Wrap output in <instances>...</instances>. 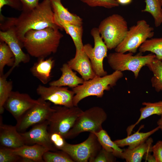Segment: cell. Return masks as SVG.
Returning a JSON list of instances; mask_svg holds the SVG:
<instances>
[{
  "mask_svg": "<svg viewBox=\"0 0 162 162\" xmlns=\"http://www.w3.org/2000/svg\"><path fill=\"white\" fill-rule=\"evenodd\" d=\"M10 74L7 72L5 74H0V113L4 111V105L13 88V82L8 80L7 78Z\"/></svg>",
  "mask_w": 162,
  "mask_h": 162,
  "instance_id": "cell-29",
  "label": "cell"
},
{
  "mask_svg": "<svg viewBox=\"0 0 162 162\" xmlns=\"http://www.w3.org/2000/svg\"><path fill=\"white\" fill-rule=\"evenodd\" d=\"M116 157L111 152L102 148L97 155L89 160V162H113L116 161Z\"/></svg>",
  "mask_w": 162,
  "mask_h": 162,
  "instance_id": "cell-35",
  "label": "cell"
},
{
  "mask_svg": "<svg viewBox=\"0 0 162 162\" xmlns=\"http://www.w3.org/2000/svg\"><path fill=\"white\" fill-rule=\"evenodd\" d=\"M145 7L143 12L148 13L153 17L155 26H160L162 22V0H145Z\"/></svg>",
  "mask_w": 162,
  "mask_h": 162,
  "instance_id": "cell-28",
  "label": "cell"
},
{
  "mask_svg": "<svg viewBox=\"0 0 162 162\" xmlns=\"http://www.w3.org/2000/svg\"><path fill=\"white\" fill-rule=\"evenodd\" d=\"M0 21L1 30L13 27L22 44L25 35L29 30L48 27L61 30L55 22L50 0H43L32 10H22L18 17H4Z\"/></svg>",
  "mask_w": 162,
  "mask_h": 162,
  "instance_id": "cell-1",
  "label": "cell"
},
{
  "mask_svg": "<svg viewBox=\"0 0 162 162\" xmlns=\"http://www.w3.org/2000/svg\"><path fill=\"white\" fill-rule=\"evenodd\" d=\"M139 49L140 52H150L155 55L157 59L162 60V38L148 39Z\"/></svg>",
  "mask_w": 162,
  "mask_h": 162,
  "instance_id": "cell-31",
  "label": "cell"
},
{
  "mask_svg": "<svg viewBox=\"0 0 162 162\" xmlns=\"http://www.w3.org/2000/svg\"><path fill=\"white\" fill-rule=\"evenodd\" d=\"M152 152L156 162H162V141H158L152 146Z\"/></svg>",
  "mask_w": 162,
  "mask_h": 162,
  "instance_id": "cell-38",
  "label": "cell"
},
{
  "mask_svg": "<svg viewBox=\"0 0 162 162\" xmlns=\"http://www.w3.org/2000/svg\"><path fill=\"white\" fill-rule=\"evenodd\" d=\"M0 143L1 146L11 148L25 145L23 138L15 126L4 124L0 117Z\"/></svg>",
  "mask_w": 162,
  "mask_h": 162,
  "instance_id": "cell-17",
  "label": "cell"
},
{
  "mask_svg": "<svg viewBox=\"0 0 162 162\" xmlns=\"http://www.w3.org/2000/svg\"><path fill=\"white\" fill-rule=\"evenodd\" d=\"M49 133L50 139L53 145L57 149L61 150L67 143L65 139L58 133Z\"/></svg>",
  "mask_w": 162,
  "mask_h": 162,
  "instance_id": "cell-36",
  "label": "cell"
},
{
  "mask_svg": "<svg viewBox=\"0 0 162 162\" xmlns=\"http://www.w3.org/2000/svg\"><path fill=\"white\" fill-rule=\"evenodd\" d=\"M20 1L22 5V10H32L39 3V0H20Z\"/></svg>",
  "mask_w": 162,
  "mask_h": 162,
  "instance_id": "cell-39",
  "label": "cell"
},
{
  "mask_svg": "<svg viewBox=\"0 0 162 162\" xmlns=\"http://www.w3.org/2000/svg\"><path fill=\"white\" fill-rule=\"evenodd\" d=\"M102 148L95 135L90 133L83 142L76 144L67 142L61 150L68 154L74 162H88L94 157Z\"/></svg>",
  "mask_w": 162,
  "mask_h": 162,
  "instance_id": "cell-11",
  "label": "cell"
},
{
  "mask_svg": "<svg viewBox=\"0 0 162 162\" xmlns=\"http://www.w3.org/2000/svg\"><path fill=\"white\" fill-rule=\"evenodd\" d=\"M43 158L45 162H74L68 154L62 150L48 151L44 154Z\"/></svg>",
  "mask_w": 162,
  "mask_h": 162,
  "instance_id": "cell-32",
  "label": "cell"
},
{
  "mask_svg": "<svg viewBox=\"0 0 162 162\" xmlns=\"http://www.w3.org/2000/svg\"><path fill=\"white\" fill-rule=\"evenodd\" d=\"M108 50L115 49L123 40L128 30V23L121 15L113 14L103 20L98 28Z\"/></svg>",
  "mask_w": 162,
  "mask_h": 162,
  "instance_id": "cell-4",
  "label": "cell"
},
{
  "mask_svg": "<svg viewBox=\"0 0 162 162\" xmlns=\"http://www.w3.org/2000/svg\"><path fill=\"white\" fill-rule=\"evenodd\" d=\"M57 25L61 30L64 29L72 38L76 50L83 49L84 45L82 42L83 29L82 26H78L59 22Z\"/></svg>",
  "mask_w": 162,
  "mask_h": 162,
  "instance_id": "cell-25",
  "label": "cell"
},
{
  "mask_svg": "<svg viewBox=\"0 0 162 162\" xmlns=\"http://www.w3.org/2000/svg\"><path fill=\"white\" fill-rule=\"evenodd\" d=\"M142 53L140 52L133 55L131 52L125 53L115 52L107 56V62L114 71H131L136 79L142 68L151 63L156 58L155 55L152 53L145 56Z\"/></svg>",
  "mask_w": 162,
  "mask_h": 162,
  "instance_id": "cell-6",
  "label": "cell"
},
{
  "mask_svg": "<svg viewBox=\"0 0 162 162\" xmlns=\"http://www.w3.org/2000/svg\"><path fill=\"white\" fill-rule=\"evenodd\" d=\"M38 100V103L16 121L15 126L19 132H24L30 127L47 120L54 110L50 102L40 97Z\"/></svg>",
  "mask_w": 162,
  "mask_h": 162,
  "instance_id": "cell-9",
  "label": "cell"
},
{
  "mask_svg": "<svg viewBox=\"0 0 162 162\" xmlns=\"http://www.w3.org/2000/svg\"><path fill=\"white\" fill-rule=\"evenodd\" d=\"M123 76L122 72L115 71L112 73L104 76L96 75L92 79L85 81L84 82L72 90L75 93L74 106L77 105L82 100L90 96L101 98L105 91H109L115 86L118 81Z\"/></svg>",
  "mask_w": 162,
  "mask_h": 162,
  "instance_id": "cell-3",
  "label": "cell"
},
{
  "mask_svg": "<svg viewBox=\"0 0 162 162\" xmlns=\"http://www.w3.org/2000/svg\"><path fill=\"white\" fill-rule=\"evenodd\" d=\"M146 66L153 74L151 80L152 87L157 92L162 91V60L155 58Z\"/></svg>",
  "mask_w": 162,
  "mask_h": 162,
  "instance_id": "cell-27",
  "label": "cell"
},
{
  "mask_svg": "<svg viewBox=\"0 0 162 162\" xmlns=\"http://www.w3.org/2000/svg\"><path fill=\"white\" fill-rule=\"evenodd\" d=\"M67 63L73 70L77 72L84 81L92 79L96 75L91 62L83 49L76 50L74 57Z\"/></svg>",
  "mask_w": 162,
  "mask_h": 162,
  "instance_id": "cell-16",
  "label": "cell"
},
{
  "mask_svg": "<svg viewBox=\"0 0 162 162\" xmlns=\"http://www.w3.org/2000/svg\"><path fill=\"white\" fill-rule=\"evenodd\" d=\"M107 115L102 108L95 106L83 111L65 137L72 139L84 132L94 133L103 129L102 124Z\"/></svg>",
  "mask_w": 162,
  "mask_h": 162,
  "instance_id": "cell-5",
  "label": "cell"
},
{
  "mask_svg": "<svg viewBox=\"0 0 162 162\" xmlns=\"http://www.w3.org/2000/svg\"><path fill=\"white\" fill-rule=\"evenodd\" d=\"M55 63L54 60L51 57L46 59L38 58L30 68V71L34 76L46 85L51 80V71Z\"/></svg>",
  "mask_w": 162,
  "mask_h": 162,
  "instance_id": "cell-18",
  "label": "cell"
},
{
  "mask_svg": "<svg viewBox=\"0 0 162 162\" xmlns=\"http://www.w3.org/2000/svg\"><path fill=\"white\" fill-rule=\"evenodd\" d=\"M28 94L12 91L4 105V109L17 121L28 110L38 103Z\"/></svg>",
  "mask_w": 162,
  "mask_h": 162,
  "instance_id": "cell-13",
  "label": "cell"
},
{
  "mask_svg": "<svg viewBox=\"0 0 162 162\" xmlns=\"http://www.w3.org/2000/svg\"><path fill=\"white\" fill-rule=\"evenodd\" d=\"M22 157L13 153L10 148L1 146L0 162H22Z\"/></svg>",
  "mask_w": 162,
  "mask_h": 162,
  "instance_id": "cell-34",
  "label": "cell"
},
{
  "mask_svg": "<svg viewBox=\"0 0 162 162\" xmlns=\"http://www.w3.org/2000/svg\"><path fill=\"white\" fill-rule=\"evenodd\" d=\"M62 75L58 80L50 82V86H68L72 88L82 84L85 81L78 76L68 64H64L60 68Z\"/></svg>",
  "mask_w": 162,
  "mask_h": 162,
  "instance_id": "cell-20",
  "label": "cell"
},
{
  "mask_svg": "<svg viewBox=\"0 0 162 162\" xmlns=\"http://www.w3.org/2000/svg\"></svg>",
  "mask_w": 162,
  "mask_h": 162,
  "instance_id": "cell-43",
  "label": "cell"
},
{
  "mask_svg": "<svg viewBox=\"0 0 162 162\" xmlns=\"http://www.w3.org/2000/svg\"><path fill=\"white\" fill-rule=\"evenodd\" d=\"M50 0L57 25L58 22H63L76 25L82 26V19L78 15L70 12L62 5L61 0Z\"/></svg>",
  "mask_w": 162,
  "mask_h": 162,
  "instance_id": "cell-19",
  "label": "cell"
},
{
  "mask_svg": "<svg viewBox=\"0 0 162 162\" xmlns=\"http://www.w3.org/2000/svg\"><path fill=\"white\" fill-rule=\"evenodd\" d=\"M160 116V118L158 119L157 122V124L159 129H160L162 131V114Z\"/></svg>",
  "mask_w": 162,
  "mask_h": 162,
  "instance_id": "cell-42",
  "label": "cell"
},
{
  "mask_svg": "<svg viewBox=\"0 0 162 162\" xmlns=\"http://www.w3.org/2000/svg\"><path fill=\"white\" fill-rule=\"evenodd\" d=\"M15 56L14 53L4 41L0 42V74H4V68L6 65L12 67L15 63Z\"/></svg>",
  "mask_w": 162,
  "mask_h": 162,
  "instance_id": "cell-30",
  "label": "cell"
},
{
  "mask_svg": "<svg viewBox=\"0 0 162 162\" xmlns=\"http://www.w3.org/2000/svg\"><path fill=\"white\" fill-rule=\"evenodd\" d=\"M154 28L144 20H139L128 29L122 41L114 49L116 52L136 53L146 40L154 34Z\"/></svg>",
  "mask_w": 162,
  "mask_h": 162,
  "instance_id": "cell-8",
  "label": "cell"
},
{
  "mask_svg": "<svg viewBox=\"0 0 162 162\" xmlns=\"http://www.w3.org/2000/svg\"><path fill=\"white\" fill-rule=\"evenodd\" d=\"M0 38L7 44L15 56L14 64L8 71L10 74L20 63H27L30 61V55L22 50L23 46L18 39L14 28L11 27L4 31L0 30Z\"/></svg>",
  "mask_w": 162,
  "mask_h": 162,
  "instance_id": "cell-15",
  "label": "cell"
},
{
  "mask_svg": "<svg viewBox=\"0 0 162 162\" xmlns=\"http://www.w3.org/2000/svg\"><path fill=\"white\" fill-rule=\"evenodd\" d=\"M153 139L149 137L143 143L132 149H123L122 159H124L127 162H140L145 154L152 152Z\"/></svg>",
  "mask_w": 162,
  "mask_h": 162,
  "instance_id": "cell-22",
  "label": "cell"
},
{
  "mask_svg": "<svg viewBox=\"0 0 162 162\" xmlns=\"http://www.w3.org/2000/svg\"><path fill=\"white\" fill-rule=\"evenodd\" d=\"M10 148L15 154L29 159L33 162H44L43 155L46 152L49 150L46 147L37 144L29 146L25 145L16 148Z\"/></svg>",
  "mask_w": 162,
  "mask_h": 162,
  "instance_id": "cell-21",
  "label": "cell"
},
{
  "mask_svg": "<svg viewBox=\"0 0 162 162\" xmlns=\"http://www.w3.org/2000/svg\"><path fill=\"white\" fill-rule=\"evenodd\" d=\"M90 33L93 38L94 46L89 44L84 45L83 49L88 57L96 75L104 76L107 74L104 68L103 61L107 57L108 50L101 38L98 28H93Z\"/></svg>",
  "mask_w": 162,
  "mask_h": 162,
  "instance_id": "cell-10",
  "label": "cell"
},
{
  "mask_svg": "<svg viewBox=\"0 0 162 162\" xmlns=\"http://www.w3.org/2000/svg\"><path fill=\"white\" fill-rule=\"evenodd\" d=\"M5 5L19 10H22V5L20 0H0V17L3 16L1 12L2 8Z\"/></svg>",
  "mask_w": 162,
  "mask_h": 162,
  "instance_id": "cell-37",
  "label": "cell"
},
{
  "mask_svg": "<svg viewBox=\"0 0 162 162\" xmlns=\"http://www.w3.org/2000/svg\"><path fill=\"white\" fill-rule=\"evenodd\" d=\"M144 157L146 161L148 162H156L155 157L153 154L152 155L151 154L150 152L146 153Z\"/></svg>",
  "mask_w": 162,
  "mask_h": 162,
  "instance_id": "cell-40",
  "label": "cell"
},
{
  "mask_svg": "<svg viewBox=\"0 0 162 162\" xmlns=\"http://www.w3.org/2000/svg\"><path fill=\"white\" fill-rule=\"evenodd\" d=\"M53 107L54 110L47 120L48 131L49 133H58L65 138L83 111L77 106L68 107L56 105Z\"/></svg>",
  "mask_w": 162,
  "mask_h": 162,
  "instance_id": "cell-7",
  "label": "cell"
},
{
  "mask_svg": "<svg viewBox=\"0 0 162 162\" xmlns=\"http://www.w3.org/2000/svg\"><path fill=\"white\" fill-rule=\"evenodd\" d=\"M91 7H101L111 8L118 7L119 4L117 0H80Z\"/></svg>",
  "mask_w": 162,
  "mask_h": 162,
  "instance_id": "cell-33",
  "label": "cell"
},
{
  "mask_svg": "<svg viewBox=\"0 0 162 162\" xmlns=\"http://www.w3.org/2000/svg\"><path fill=\"white\" fill-rule=\"evenodd\" d=\"M119 4L126 5L130 4L132 0H117Z\"/></svg>",
  "mask_w": 162,
  "mask_h": 162,
  "instance_id": "cell-41",
  "label": "cell"
},
{
  "mask_svg": "<svg viewBox=\"0 0 162 162\" xmlns=\"http://www.w3.org/2000/svg\"><path fill=\"white\" fill-rule=\"evenodd\" d=\"M94 133L96 136L102 148L109 152L112 153L116 157L122 158L123 149L112 140L107 132L103 129Z\"/></svg>",
  "mask_w": 162,
  "mask_h": 162,
  "instance_id": "cell-26",
  "label": "cell"
},
{
  "mask_svg": "<svg viewBox=\"0 0 162 162\" xmlns=\"http://www.w3.org/2000/svg\"><path fill=\"white\" fill-rule=\"evenodd\" d=\"M142 104L145 106L140 109V115L138 120L127 129L128 136L131 134L135 126L142 120L154 115L160 116L162 114V101L154 103L143 102Z\"/></svg>",
  "mask_w": 162,
  "mask_h": 162,
  "instance_id": "cell-24",
  "label": "cell"
},
{
  "mask_svg": "<svg viewBox=\"0 0 162 162\" xmlns=\"http://www.w3.org/2000/svg\"><path fill=\"white\" fill-rule=\"evenodd\" d=\"M40 97L56 105L68 107L74 106L73 103L75 93L67 87L50 86L46 87L39 85L36 88Z\"/></svg>",
  "mask_w": 162,
  "mask_h": 162,
  "instance_id": "cell-12",
  "label": "cell"
},
{
  "mask_svg": "<svg viewBox=\"0 0 162 162\" xmlns=\"http://www.w3.org/2000/svg\"><path fill=\"white\" fill-rule=\"evenodd\" d=\"M48 126V121L46 120L33 126L27 131L20 133L25 145L37 144L46 147L50 151H57L50 141Z\"/></svg>",
  "mask_w": 162,
  "mask_h": 162,
  "instance_id": "cell-14",
  "label": "cell"
},
{
  "mask_svg": "<svg viewBox=\"0 0 162 162\" xmlns=\"http://www.w3.org/2000/svg\"><path fill=\"white\" fill-rule=\"evenodd\" d=\"M59 29L48 27L40 30H31L25 34L23 42L30 56L46 58L58 50L63 34Z\"/></svg>",
  "mask_w": 162,
  "mask_h": 162,
  "instance_id": "cell-2",
  "label": "cell"
},
{
  "mask_svg": "<svg viewBox=\"0 0 162 162\" xmlns=\"http://www.w3.org/2000/svg\"><path fill=\"white\" fill-rule=\"evenodd\" d=\"M142 127H140L137 131L127 136L124 138L117 140L114 141L120 147L127 146H128V148L132 149L145 142L150 136L159 129L158 126L147 132H140V129Z\"/></svg>",
  "mask_w": 162,
  "mask_h": 162,
  "instance_id": "cell-23",
  "label": "cell"
}]
</instances>
